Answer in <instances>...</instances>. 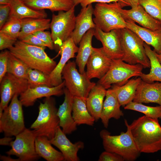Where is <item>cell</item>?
<instances>
[{"mask_svg": "<svg viewBox=\"0 0 161 161\" xmlns=\"http://www.w3.org/2000/svg\"><path fill=\"white\" fill-rule=\"evenodd\" d=\"M13 140L12 137L5 136L0 139V145H2L10 146Z\"/></svg>", "mask_w": 161, "mask_h": 161, "instance_id": "cell-45", "label": "cell"}, {"mask_svg": "<svg viewBox=\"0 0 161 161\" xmlns=\"http://www.w3.org/2000/svg\"><path fill=\"white\" fill-rule=\"evenodd\" d=\"M112 61V59L105 53L103 47H93L86 64V72L87 77L90 80L101 79L109 70Z\"/></svg>", "mask_w": 161, "mask_h": 161, "instance_id": "cell-13", "label": "cell"}, {"mask_svg": "<svg viewBox=\"0 0 161 161\" xmlns=\"http://www.w3.org/2000/svg\"><path fill=\"white\" fill-rule=\"evenodd\" d=\"M107 89L99 84H96L91 89L86 99L88 110L95 121L100 119L104 98Z\"/></svg>", "mask_w": 161, "mask_h": 161, "instance_id": "cell-24", "label": "cell"}, {"mask_svg": "<svg viewBox=\"0 0 161 161\" xmlns=\"http://www.w3.org/2000/svg\"><path fill=\"white\" fill-rule=\"evenodd\" d=\"M94 9L92 4H89L82 7L76 16L75 28L71 37L76 45L79 44L83 36L89 30L96 27L92 18Z\"/></svg>", "mask_w": 161, "mask_h": 161, "instance_id": "cell-19", "label": "cell"}, {"mask_svg": "<svg viewBox=\"0 0 161 161\" xmlns=\"http://www.w3.org/2000/svg\"><path fill=\"white\" fill-rule=\"evenodd\" d=\"M0 83V108L4 109L15 95H20L28 88L27 80L7 73Z\"/></svg>", "mask_w": 161, "mask_h": 161, "instance_id": "cell-12", "label": "cell"}, {"mask_svg": "<svg viewBox=\"0 0 161 161\" xmlns=\"http://www.w3.org/2000/svg\"><path fill=\"white\" fill-rule=\"evenodd\" d=\"M29 68L24 62L10 52L7 73L19 78L27 80V72Z\"/></svg>", "mask_w": 161, "mask_h": 161, "instance_id": "cell-33", "label": "cell"}, {"mask_svg": "<svg viewBox=\"0 0 161 161\" xmlns=\"http://www.w3.org/2000/svg\"><path fill=\"white\" fill-rule=\"evenodd\" d=\"M143 68L139 64L132 65L121 59H112L109 70L97 83L106 89L110 88L112 85H123L131 77H140L143 73Z\"/></svg>", "mask_w": 161, "mask_h": 161, "instance_id": "cell-7", "label": "cell"}, {"mask_svg": "<svg viewBox=\"0 0 161 161\" xmlns=\"http://www.w3.org/2000/svg\"><path fill=\"white\" fill-rule=\"evenodd\" d=\"M117 30L123 53L122 60L132 65L140 64L144 68H150V61L145 52L143 41L127 27Z\"/></svg>", "mask_w": 161, "mask_h": 161, "instance_id": "cell-4", "label": "cell"}, {"mask_svg": "<svg viewBox=\"0 0 161 161\" xmlns=\"http://www.w3.org/2000/svg\"><path fill=\"white\" fill-rule=\"evenodd\" d=\"M21 28L19 40L38 31L44 30L50 28V19L45 18H29L21 20Z\"/></svg>", "mask_w": 161, "mask_h": 161, "instance_id": "cell-32", "label": "cell"}, {"mask_svg": "<svg viewBox=\"0 0 161 161\" xmlns=\"http://www.w3.org/2000/svg\"><path fill=\"white\" fill-rule=\"evenodd\" d=\"M125 123L127 127L125 132H122L119 135H112L106 129L100 133L103 148L105 151L116 153L121 156L124 160L133 161L140 153L133 138L126 120Z\"/></svg>", "mask_w": 161, "mask_h": 161, "instance_id": "cell-3", "label": "cell"}, {"mask_svg": "<svg viewBox=\"0 0 161 161\" xmlns=\"http://www.w3.org/2000/svg\"><path fill=\"white\" fill-rule=\"evenodd\" d=\"M120 106L112 89H107L100 117L101 122L105 128H108L111 118L118 120L123 116L124 114L120 109Z\"/></svg>", "mask_w": 161, "mask_h": 161, "instance_id": "cell-22", "label": "cell"}, {"mask_svg": "<svg viewBox=\"0 0 161 161\" xmlns=\"http://www.w3.org/2000/svg\"><path fill=\"white\" fill-rule=\"evenodd\" d=\"M72 116L75 123L78 125L86 124L93 126L95 121L88 110L86 99L81 97H73Z\"/></svg>", "mask_w": 161, "mask_h": 161, "instance_id": "cell-30", "label": "cell"}, {"mask_svg": "<svg viewBox=\"0 0 161 161\" xmlns=\"http://www.w3.org/2000/svg\"><path fill=\"white\" fill-rule=\"evenodd\" d=\"M33 34L43 42L49 49L51 50L55 49L51 32L44 30H40L36 31Z\"/></svg>", "mask_w": 161, "mask_h": 161, "instance_id": "cell-38", "label": "cell"}, {"mask_svg": "<svg viewBox=\"0 0 161 161\" xmlns=\"http://www.w3.org/2000/svg\"><path fill=\"white\" fill-rule=\"evenodd\" d=\"M123 7L117 2L96 4L93 18L96 27L106 32L126 27V22L121 12Z\"/></svg>", "mask_w": 161, "mask_h": 161, "instance_id": "cell-6", "label": "cell"}, {"mask_svg": "<svg viewBox=\"0 0 161 161\" xmlns=\"http://www.w3.org/2000/svg\"><path fill=\"white\" fill-rule=\"evenodd\" d=\"M141 103H156L161 106V82L148 83L141 80L133 101Z\"/></svg>", "mask_w": 161, "mask_h": 161, "instance_id": "cell-21", "label": "cell"}, {"mask_svg": "<svg viewBox=\"0 0 161 161\" xmlns=\"http://www.w3.org/2000/svg\"><path fill=\"white\" fill-rule=\"evenodd\" d=\"M121 12L125 20H131L143 27L152 30L161 28V23L151 16L140 5L129 10L122 8Z\"/></svg>", "mask_w": 161, "mask_h": 161, "instance_id": "cell-20", "label": "cell"}, {"mask_svg": "<svg viewBox=\"0 0 161 161\" xmlns=\"http://www.w3.org/2000/svg\"><path fill=\"white\" fill-rule=\"evenodd\" d=\"M45 48L30 45L19 40L9 49L12 55L21 60L29 68L49 75L57 64L45 52Z\"/></svg>", "mask_w": 161, "mask_h": 161, "instance_id": "cell-2", "label": "cell"}, {"mask_svg": "<svg viewBox=\"0 0 161 161\" xmlns=\"http://www.w3.org/2000/svg\"><path fill=\"white\" fill-rule=\"evenodd\" d=\"M64 99L60 106L57 114L60 120L59 126L66 134H71L77 129L72 116L73 97L66 88L64 89Z\"/></svg>", "mask_w": 161, "mask_h": 161, "instance_id": "cell-18", "label": "cell"}, {"mask_svg": "<svg viewBox=\"0 0 161 161\" xmlns=\"http://www.w3.org/2000/svg\"><path fill=\"white\" fill-rule=\"evenodd\" d=\"M49 75L39 70L29 68L27 78L28 88L43 86L51 87Z\"/></svg>", "mask_w": 161, "mask_h": 161, "instance_id": "cell-35", "label": "cell"}, {"mask_svg": "<svg viewBox=\"0 0 161 161\" xmlns=\"http://www.w3.org/2000/svg\"><path fill=\"white\" fill-rule=\"evenodd\" d=\"M9 51L6 50L0 54V82L7 73Z\"/></svg>", "mask_w": 161, "mask_h": 161, "instance_id": "cell-39", "label": "cell"}, {"mask_svg": "<svg viewBox=\"0 0 161 161\" xmlns=\"http://www.w3.org/2000/svg\"><path fill=\"white\" fill-rule=\"evenodd\" d=\"M19 0L24 1L25 0Z\"/></svg>", "mask_w": 161, "mask_h": 161, "instance_id": "cell-51", "label": "cell"}, {"mask_svg": "<svg viewBox=\"0 0 161 161\" xmlns=\"http://www.w3.org/2000/svg\"><path fill=\"white\" fill-rule=\"evenodd\" d=\"M9 4V0H0V5Z\"/></svg>", "mask_w": 161, "mask_h": 161, "instance_id": "cell-48", "label": "cell"}, {"mask_svg": "<svg viewBox=\"0 0 161 161\" xmlns=\"http://www.w3.org/2000/svg\"><path fill=\"white\" fill-rule=\"evenodd\" d=\"M126 27L135 33L146 44L152 46L157 54H161V28L152 30L137 25L129 20H125Z\"/></svg>", "mask_w": 161, "mask_h": 161, "instance_id": "cell-23", "label": "cell"}, {"mask_svg": "<svg viewBox=\"0 0 161 161\" xmlns=\"http://www.w3.org/2000/svg\"><path fill=\"white\" fill-rule=\"evenodd\" d=\"M139 2L151 16L161 23V0H139Z\"/></svg>", "mask_w": 161, "mask_h": 161, "instance_id": "cell-36", "label": "cell"}, {"mask_svg": "<svg viewBox=\"0 0 161 161\" xmlns=\"http://www.w3.org/2000/svg\"><path fill=\"white\" fill-rule=\"evenodd\" d=\"M142 79L140 77L129 80L124 85H114L112 87L121 106L127 105L133 101L137 86Z\"/></svg>", "mask_w": 161, "mask_h": 161, "instance_id": "cell-29", "label": "cell"}, {"mask_svg": "<svg viewBox=\"0 0 161 161\" xmlns=\"http://www.w3.org/2000/svg\"><path fill=\"white\" fill-rule=\"evenodd\" d=\"M36 136L32 130L26 128L16 135L11 143V148L6 152L8 155H14L20 161H33L40 157L35 151V141Z\"/></svg>", "mask_w": 161, "mask_h": 161, "instance_id": "cell-11", "label": "cell"}, {"mask_svg": "<svg viewBox=\"0 0 161 161\" xmlns=\"http://www.w3.org/2000/svg\"><path fill=\"white\" fill-rule=\"evenodd\" d=\"M125 1L128 4L129 6L131 7H135L139 5V0H125Z\"/></svg>", "mask_w": 161, "mask_h": 161, "instance_id": "cell-47", "label": "cell"}, {"mask_svg": "<svg viewBox=\"0 0 161 161\" xmlns=\"http://www.w3.org/2000/svg\"><path fill=\"white\" fill-rule=\"evenodd\" d=\"M62 78L65 86L73 97H81L86 100L92 88L96 84L90 81L86 72L80 73L76 68V64L69 60L62 72Z\"/></svg>", "mask_w": 161, "mask_h": 161, "instance_id": "cell-8", "label": "cell"}, {"mask_svg": "<svg viewBox=\"0 0 161 161\" xmlns=\"http://www.w3.org/2000/svg\"><path fill=\"white\" fill-rule=\"evenodd\" d=\"M156 55L159 62L161 64V54H158L156 53Z\"/></svg>", "mask_w": 161, "mask_h": 161, "instance_id": "cell-49", "label": "cell"}, {"mask_svg": "<svg viewBox=\"0 0 161 161\" xmlns=\"http://www.w3.org/2000/svg\"><path fill=\"white\" fill-rule=\"evenodd\" d=\"M117 2L120 3L123 7L124 6H129L128 4L125 0H80V4L82 7H84L94 2L110 3Z\"/></svg>", "mask_w": 161, "mask_h": 161, "instance_id": "cell-44", "label": "cell"}, {"mask_svg": "<svg viewBox=\"0 0 161 161\" xmlns=\"http://www.w3.org/2000/svg\"><path fill=\"white\" fill-rule=\"evenodd\" d=\"M58 110L55 100L51 96L46 97L43 103H40L38 115L30 127L37 137L45 136L50 140L54 137L59 126Z\"/></svg>", "mask_w": 161, "mask_h": 161, "instance_id": "cell-5", "label": "cell"}, {"mask_svg": "<svg viewBox=\"0 0 161 161\" xmlns=\"http://www.w3.org/2000/svg\"><path fill=\"white\" fill-rule=\"evenodd\" d=\"M59 126L54 137L50 140L52 144L57 147L63 154L65 161H79L78 153L84 147V143L78 141L73 143L67 138Z\"/></svg>", "mask_w": 161, "mask_h": 161, "instance_id": "cell-15", "label": "cell"}, {"mask_svg": "<svg viewBox=\"0 0 161 161\" xmlns=\"http://www.w3.org/2000/svg\"><path fill=\"white\" fill-rule=\"evenodd\" d=\"M9 0L10 10L8 19L21 20L26 18H45L47 17V13L44 10L33 9L26 5L24 1L19 0Z\"/></svg>", "mask_w": 161, "mask_h": 161, "instance_id": "cell-25", "label": "cell"}, {"mask_svg": "<svg viewBox=\"0 0 161 161\" xmlns=\"http://www.w3.org/2000/svg\"><path fill=\"white\" fill-rule=\"evenodd\" d=\"M80 0H73L75 6L80 4Z\"/></svg>", "mask_w": 161, "mask_h": 161, "instance_id": "cell-50", "label": "cell"}, {"mask_svg": "<svg viewBox=\"0 0 161 161\" xmlns=\"http://www.w3.org/2000/svg\"><path fill=\"white\" fill-rule=\"evenodd\" d=\"M17 41V39L0 32V50L9 49L14 45Z\"/></svg>", "mask_w": 161, "mask_h": 161, "instance_id": "cell-40", "label": "cell"}, {"mask_svg": "<svg viewBox=\"0 0 161 161\" xmlns=\"http://www.w3.org/2000/svg\"><path fill=\"white\" fill-rule=\"evenodd\" d=\"M10 4L0 5V29L7 21L10 15Z\"/></svg>", "mask_w": 161, "mask_h": 161, "instance_id": "cell-43", "label": "cell"}, {"mask_svg": "<svg viewBox=\"0 0 161 161\" xmlns=\"http://www.w3.org/2000/svg\"><path fill=\"white\" fill-rule=\"evenodd\" d=\"M20 40L30 45L47 47V45L43 42L33 34H30Z\"/></svg>", "mask_w": 161, "mask_h": 161, "instance_id": "cell-42", "label": "cell"}, {"mask_svg": "<svg viewBox=\"0 0 161 161\" xmlns=\"http://www.w3.org/2000/svg\"><path fill=\"white\" fill-rule=\"evenodd\" d=\"M65 81L55 86H40L33 88H28L20 95L19 100L23 106L26 107L34 105L38 99L55 95L59 96L64 94Z\"/></svg>", "mask_w": 161, "mask_h": 161, "instance_id": "cell-17", "label": "cell"}, {"mask_svg": "<svg viewBox=\"0 0 161 161\" xmlns=\"http://www.w3.org/2000/svg\"><path fill=\"white\" fill-rule=\"evenodd\" d=\"M71 37L64 41L59 50V54L61 55L59 61L51 73L49 80L52 87L57 86L62 83V72L68 62L71 58L75 57L78 47Z\"/></svg>", "mask_w": 161, "mask_h": 161, "instance_id": "cell-14", "label": "cell"}, {"mask_svg": "<svg viewBox=\"0 0 161 161\" xmlns=\"http://www.w3.org/2000/svg\"><path fill=\"white\" fill-rule=\"evenodd\" d=\"M144 47L150 61V69L148 73H143L140 77L142 80L148 83H154L155 81L161 82V64L157 57L156 53L145 42Z\"/></svg>", "mask_w": 161, "mask_h": 161, "instance_id": "cell-31", "label": "cell"}, {"mask_svg": "<svg viewBox=\"0 0 161 161\" xmlns=\"http://www.w3.org/2000/svg\"><path fill=\"white\" fill-rule=\"evenodd\" d=\"M95 31V29L89 30L83 36L79 43L75 62L78 66L79 71L81 73L85 72V66L93 51L92 41Z\"/></svg>", "mask_w": 161, "mask_h": 161, "instance_id": "cell-27", "label": "cell"}, {"mask_svg": "<svg viewBox=\"0 0 161 161\" xmlns=\"http://www.w3.org/2000/svg\"><path fill=\"white\" fill-rule=\"evenodd\" d=\"M10 155L8 156L1 155L0 156V159L3 161H20L18 159H14L10 156Z\"/></svg>", "mask_w": 161, "mask_h": 161, "instance_id": "cell-46", "label": "cell"}, {"mask_svg": "<svg viewBox=\"0 0 161 161\" xmlns=\"http://www.w3.org/2000/svg\"><path fill=\"white\" fill-rule=\"evenodd\" d=\"M75 7L69 10L53 14L50 24L51 34L55 49L59 50L63 42L71 37L75 29L76 16Z\"/></svg>", "mask_w": 161, "mask_h": 161, "instance_id": "cell-10", "label": "cell"}, {"mask_svg": "<svg viewBox=\"0 0 161 161\" xmlns=\"http://www.w3.org/2000/svg\"><path fill=\"white\" fill-rule=\"evenodd\" d=\"M128 125L140 153H154L161 150V126L158 119L144 115Z\"/></svg>", "mask_w": 161, "mask_h": 161, "instance_id": "cell-1", "label": "cell"}, {"mask_svg": "<svg viewBox=\"0 0 161 161\" xmlns=\"http://www.w3.org/2000/svg\"><path fill=\"white\" fill-rule=\"evenodd\" d=\"M18 96L15 95L13 97L0 117V132H3L5 136L16 137L26 128L23 106Z\"/></svg>", "mask_w": 161, "mask_h": 161, "instance_id": "cell-9", "label": "cell"}, {"mask_svg": "<svg viewBox=\"0 0 161 161\" xmlns=\"http://www.w3.org/2000/svg\"><path fill=\"white\" fill-rule=\"evenodd\" d=\"M21 28V20L10 18L0 29V32L17 39L19 37Z\"/></svg>", "mask_w": 161, "mask_h": 161, "instance_id": "cell-37", "label": "cell"}, {"mask_svg": "<svg viewBox=\"0 0 161 161\" xmlns=\"http://www.w3.org/2000/svg\"><path fill=\"white\" fill-rule=\"evenodd\" d=\"M125 109L131 110L143 113L149 117L161 119V106H150L142 103L131 101L124 107Z\"/></svg>", "mask_w": 161, "mask_h": 161, "instance_id": "cell-34", "label": "cell"}, {"mask_svg": "<svg viewBox=\"0 0 161 161\" xmlns=\"http://www.w3.org/2000/svg\"><path fill=\"white\" fill-rule=\"evenodd\" d=\"M35 146L38 155L47 161H65L62 153L52 146L50 140L46 137H36Z\"/></svg>", "mask_w": 161, "mask_h": 161, "instance_id": "cell-28", "label": "cell"}, {"mask_svg": "<svg viewBox=\"0 0 161 161\" xmlns=\"http://www.w3.org/2000/svg\"><path fill=\"white\" fill-rule=\"evenodd\" d=\"M98 161H123V158L119 155L113 152L105 151L99 156Z\"/></svg>", "mask_w": 161, "mask_h": 161, "instance_id": "cell-41", "label": "cell"}, {"mask_svg": "<svg viewBox=\"0 0 161 161\" xmlns=\"http://www.w3.org/2000/svg\"><path fill=\"white\" fill-rule=\"evenodd\" d=\"M94 36L102 43L104 51L111 58H122L123 53L117 30L106 32L96 27Z\"/></svg>", "mask_w": 161, "mask_h": 161, "instance_id": "cell-16", "label": "cell"}, {"mask_svg": "<svg viewBox=\"0 0 161 161\" xmlns=\"http://www.w3.org/2000/svg\"><path fill=\"white\" fill-rule=\"evenodd\" d=\"M24 2L34 10L48 9L53 12L66 11L75 6L73 0H25Z\"/></svg>", "mask_w": 161, "mask_h": 161, "instance_id": "cell-26", "label": "cell"}]
</instances>
